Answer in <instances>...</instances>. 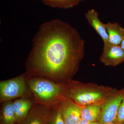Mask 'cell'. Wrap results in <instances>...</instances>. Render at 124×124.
Instances as JSON below:
<instances>
[{
    "mask_svg": "<svg viewBox=\"0 0 124 124\" xmlns=\"http://www.w3.org/2000/svg\"><path fill=\"white\" fill-rule=\"evenodd\" d=\"M100 105L86 106L81 108V118L90 121H97L100 112Z\"/></svg>",
    "mask_w": 124,
    "mask_h": 124,
    "instance_id": "4fadbf2b",
    "label": "cell"
},
{
    "mask_svg": "<svg viewBox=\"0 0 124 124\" xmlns=\"http://www.w3.org/2000/svg\"><path fill=\"white\" fill-rule=\"evenodd\" d=\"M31 98H19L13 102L15 124H19L22 122L28 115L35 103Z\"/></svg>",
    "mask_w": 124,
    "mask_h": 124,
    "instance_id": "9c48e42d",
    "label": "cell"
},
{
    "mask_svg": "<svg viewBox=\"0 0 124 124\" xmlns=\"http://www.w3.org/2000/svg\"><path fill=\"white\" fill-rule=\"evenodd\" d=\"M59 105L65 124H78L81 119L80 108L66 97Z\"/></svg>",
    "mask_w": 124,
    "mask_h": 124,
    "instance_id": "52a82bcc",
    "label": "cell"
},
{
    "mask_svg": "<svg viewBox=\"0 0 124 124\" xmlns=\"http://www.w3.org/2000/svg\"><path fill=\"white\" fill-rule=\"evenodd\" d=\"M120 45L122 47V49L124 50V40L122 41L121 44Z\"/></svg>",
    "mask_w": 124,
    "mask_h": 124,
    "instance_id": "d6986e66",
    "label": "cell"
},
{
    "mask_svg": "<svg viewBox=\"0 0 124 124\" xmlns=\"http://www.w3.org/2000/svg\"><path fill=\"white\" fill-rule=\"evenodd\" d=\"M124 94V88L120 90L116 88L100 106V112L97 121L100 124L116 122L118 108Z\"/></svg>",
    "mask_w": 124,
    "mask_h": 124,
    "instance_id": "5b68a950",
    "label": "cell"
},
{
    "mask_svg": "<svg viewBox=\"0 0 124 124\" xmlns=\"http://www.w3.org/2000/svg\"><path fill=\"white\" fill-rule=\"evenodd\" d=\"M31 98L25 72L16 77L0 81V102L19 98Z\"/></svg>",
    "mask_w": 124,
    "mask_h": 124,
    "instance_id": "277c9868",
    "label": "cell"
},
{
    "mask_svg": "<svg viewBox=\"0 0 124 124\" xmlns=\"http://www.w3.org/2000/svg\"><path fill=\"white\" fill-rule=\"evenodd\" d=\"M63 95L80 108L102 104L116 88L71 80L64 84Z\"/></svg>",
    "mask_w": 124,
    "mask_h": 124,
    "instance_id": "7a4b0ae2",
    "label": "cell"
},
{
    "mask_svg": "<svg viewBox=\"0 0 124 124\" xmlns=\"http://www.w3.org/2000/svg\"></svg>",
    "mask_w": 124,
    "mask_h": 124,
    "instance_id": "7402d4cb",
    "label": "cell"
},
{
    "mask_svg": "<svg viewBox=\"0 0 124 124\" xmlns=\"http://www.w3.org/2000/svg\"><path fill=\"white\" fill-rule=\"evenodd\" d=\"M50 112L48 107L35 103L27 117L19 124H47Z\"/></svg>",
    "mask_w": 124,
    "mask_h": 124,
    "instance_id": "ba28073f",
    "label": "cell"
},
{
    "mask_svg": "<svg viewBox=\"0 0 124 124\" xmlns=\"http://www.w3.org/2000/svg\"><path fill=\"white\" fill-rule=\"evenodd\" d=\"M122 124V123H119L117 122H111V123H108V124Z\"/></svg>",
    "mask_w": 124,
    "mask_h": 124,
    "instance_id": "ac0fdd59",
    "label": "cell"
},
{
    "mask_svg": "<svg viewBox=\"0 0 124 124\" xmlns=\"http://www.w3.org/2000/svg\"><path fill=\"white\" fill-rule=\"evenodd\" d=\"M45 5L54 8L68 9L76 6L80 1L78 0H41Z\"/></svg>",
    "mask_w": 124,
    "mask_h": 124,
    "instance_id": "5bb4252c",
    "label": "cell"
},
{
    "mask_svg": "<svg viewBox=\"0 0 124 124\" xmlns=\"http://www.w3.org/2000/svg\"><path fill=\"white\" fill-rule=\"evenodd\" d=\"M26 79L31 99L35 103L51 108L65 97L63 95L64 84H58L44 77H26Z\"/></svg>",
    "mask_w": 124,
    "mask_h": 124,
    "instance_id": "3957f363",
    "label": "cell"
},
{
    "mask_svg": "<svg viewBox=\"0 0 124 124\" xmlns=\"http://www.w3.org/2000/svg\"><path fill=\"white\" fill-rule=\"evenodd\" d=\"M59 103L51 108V112L47 124H65L62 117Z\"/></svg>",
    "mask_w": 124,
    "mask_h": 124,
    "instance_id": "9a60e30c",
    "label": "cell"
},
{
    "mask_svg": "<svg viewBox=\"0 0 124 124\" xmlns=\"http://www.w3.org/2000/svg\"><path fill=\"white\" fill-rule=\"evenodd\" d=\"M122 124H124V122H123V123H122Z\"/></svg>",
    "mask_w": 124,
    "mask_h": 124,
    "instance_id": "44dd1931",
    "label": "cell"
},
{
    "mask_svg": "<svg viewBox=\"0 0 124 124\" xmlns=\"http://www.w3.org/2000/svg\"><path fill=\"white\" fill-rule=\"evenodd\" d=\"M98 13L94 9L90 10L85 14L89 24L97 32L103 41L104 44L109 42L108 35L105 24L100 21Z\"/></svg>",
    "mask_w": 124,
    "mask_h": 124,
    "instance_id": "30bf717a",
    "label": "cell"
},
{
    "mask_svg": "<svg viewBox=\"0 0 124 124\" xmlns=\"http://www.w3.org/2000/svg\"><path fill=\"white\" fill-rule=\"evenodd\" d=\"M78 124H100L97 121H90L87 120L81 119Z\"/></svg>",
    "mask_w": 124,
    "mask_h": 124,
    "instance_id": "e0dca14e",
    "label": "cell"
},
{
    "mask_svg": "<svg viewBox=\"0 0 124 124\" xmlns=\"http://www.w3.org/2000/svg\"><path fill=\"white\" fill-rule=\"evenodd\" d=\"M13 100L1 103L0 124H15Z\"/></svg>",
    "mask_w": 124,
    "mask_h": 124,
    "instance_id": "7c38bea8",
    "label": "cell"
},
{
    "mask_svg": "<svg viewBox=\"0 0 124 124\" xmlns=\"http://www.w3.org/2000/svg\"><path fill=\"white\" fill-rule=\"evenodd\" d=\"M100 62L105 66L115 67L124 62V51L120 45L104 44Z\"/></svg>",
    "mask_w": 124,
    "mask_h": 124,
    "instance_id": "8992f818",
    "label": "cell"
},
{
    "mask_svg": "<svg viewBox=\"0 0 124 124\" xmlns=\"http://www.w3.org/2000/svg\"><path fill=\"white\" fill-rule=\"evenodd\" d=\"M85 51V41L77 29L58 19L45 22L33 37L25 74L65 84L78 71Z\"/></svg>",
    "mask_w": 124,
    "mask_h": 124,
    "instance_id": "6da1fadb",
    "label": "cell"
},
{
    "mask_svg": "<svg viewBox=\"0 0 124 124\" xmlns=\"http://www.w3.org/2000/svg\"><path fill=\"white\" fill-rule=\"evenodd\" d=\"M116 121L119 123L124 122V94L117 111Z\"/></svg>",
    "mask_w": 124,
    "mask_h": 124,
    "instance_id": "2e32d148",
    "label": "cell"
},
{
    "mask_svg": "<svg viewBox=\"0 0 124 124\" xmlns=\"http://www.w3.org/2000/svg\"><path fill=\"white\" fill-rule=\"evenodd\" d=\"M108 33L109 42L112 44L120 45L124 40V29L117 22L105 24Z\"/></svg>",
    "mask_w": 124,
    "mask_h": 124,
    "instance_id": "8fae6325",
    "label": "cell"
},
{
    "mask_svg": "<svg viewBox=\"0 0 124 124\" xmlns=\"http://www.w3.org/2000/svg\"><path fill=\"white\" fill-rule=\"evenodd\" d=\"M79 0V1L80 2H82V1H83L84 0Z\"/></svg>",
    "mask_w": 124,
    "mask_h": 124,
    "instance_id": "ffe728a7",
    "label": "cell"
}]
</instances>
